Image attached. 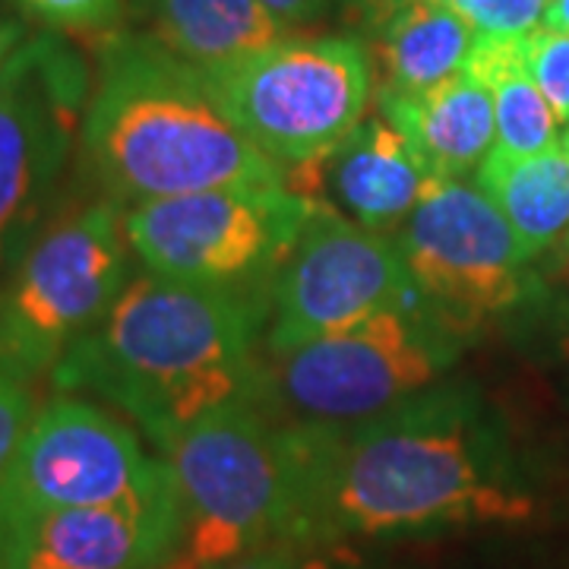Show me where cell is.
I'll return each instance as SVG.
<instances>
[{"instance_id":"44dd1931","label":"cell","mask_w":569,"mask_h":569,"mask_svg":"<svg viewBox=\"0 0 569 569\" xmlns=\"http://www.w3.org/2000/svg\"><path fill=\"white\" fill-rule=\"evenodd\" d=\"M36 415L39 411H36L32 370L0 346V488L20 456Z\"/></svg>"},{"instance_id":"6da1fadb","label":"cell","mask_w":569,"mask_h":569,"mask_svg":"<svg viewBox=\"0 0 569 569\" xmlns=\"http://www.w3.org/2000/svg\"><path fill=\"white\" fill-rule=\"evenodd\" d=\"M298 433L305 548L512 519L526 509L485 408L466 387H433L358 425H298Z\"/></svg>"},{"instance_id":"9c48e42d","label":"cell","mask_w":569,"mask_h":569,"mask_svg":"<svg viewBox=\"0 0 569 569\" xmlns=\"http://www.w3.org/2000/svg\"><path fill=\"white\" fill-rule=\"evenodd\" d=\"M89 92L80 51L51 32L0 61V284L44 228Z\"/></svg>"},{"instance_id":"484cf974","label":"cell","mask_w":569,"mask_h":569,"mask_svg":"<svg viewBox=\"0 0 569 569\" xmlns=\"http://www.w3.org/2000/svg\"><path fill=\"white\" fill-rule=\"evenodd\" d=\"M541 22H545V29H553V32H569V0H550Z\"/></svg>"},{"instance_id":"cb8c5ba5","label":"cell","mask_w":569,"mask_h":569,"mask_svg":"<svg viewBox=\"0 0 569 569\" xmlns=\"http://www.w3.org/2000/svg\"><path fill=\"white\" fill-rule=\"evenodd\" d=\"M212 569H317V563L307 560V548L301 545H272V548L247 550Z\"/></svg>"},{"instance_id":"d4e9b609","label":"cell","mask_w":569,"mask_h":569,"mask_svg":"<svg viewBox=\"0 0 569 569\" xmlns=\"http://www.w3.org/2000/svg\"><path fill=\"white\" fill-rule=\"evenodd\" d=\"M260 3L284 26H305L323 17L329 0H260Z\"/></svg>"},{"instance_id":"f1b7e54d","label":"cell","mask_w":569,"mask_h":569,"mask_svg":"<svg viewBox=\"0 0 569 569\" xmlns=\"http://www.w3.org/2000/svg\"><path fill=\"white\" fill-rule=\"evenodd\" d=\"M567 250H569V238H567Z\"/></svg>"},{"instance_id":"603a6c76","label":"cell","mask_w":569,"mask_h":569,"mask_svg":"<svg viewBox=\"0 0 569 569\" xmlns=\"http://www.w3.org/2000/svg\"><path fill=\"white\" fill-rule=\"evenodd\" d=\"M522 54L557 123L569 130V32H553L545 26L531 29L522 36Z\"/></svg>"},{"instance_id":"7c38bea8","label":"cell","mask_w":569,"mask_h":569,"mask_svg":"<svg viewBox=\"0 0 569 569\" xmlns=\"http://www.w3.org/2000/svg\"><path fill=\"white\" fill-rule=\"evenodd\" d=\"M171 481L168 462L146 456L140 437L121 418L82 399H54L39 408L0 488V516L10 526L51 509L111 507L149 497Z\"/></svg>"},{"instance_id":"277c9868","label":"cell","mask_w":569,"mask_h":569,"mask_svg":"<svg viewBox=\"0 0 569 569\" xmlns=\"http://www.w3.org/2000/svg\"><path fill=\"white\" fill-rule=\"evenodd\" d=\"M159 456L183 507V545L168 569H212L247 550L301 545V433L276 418L269 399L206 415Z\"/></svg>"},{"instance_id":"ac0fdd59","label":"cell","mask_w":569,"mask_h":569,"mask_svg":"<svg viewBox=\"0 0 569 569\" xmlns=\"http://www.w3.org/2000/svg\"><path fill=\"white\" fill-rule=\"evenodd\" d=\"M475 183L503 212L529 260L569 234V146L563 140L526 159L490 152Z\"/></svg>"},{"instance_id":"52a82bcc","label":"cell","mask_w":569,"mask_h":569,"mask_svg":"<svg viewBox=\"0 0 569 569\" xmlns=\"http://www.w3.org/2000/svg\"><path fill=\"white\" fill-rule=\"evenodd\" d=\"M456 339L421 305L269 358V402L298 425L348 427L421 396L459 358Z\"/></svg>"},{"instance_id":"8992f818","label":"cell","mask_w":569,"mask_h":569,"mask_svg":"<svg viewBox=\"0 0 569 569\" xmlns=\"http://www.w3.org/2000/svg\"><path fill=\"white\" fill-rule=\"evenodd\" d=\"M288 187H224L123 209V234L146 272L269 301L288 250L313 212Z\"/></svg>"},{"instance_id":"7a4b0ae2","label":"cell","mask_w":569,"mask_h":569,"mask_svg":"<svg viewBox=\"0 0 569 569\" xmlns=\"http://www.w3.org/2000/svg\"><path fill=\"white\" fill-rule=\"evenodd\" d=\"M266 313L260 298L142 272L54 365V383L102 396L162 449L219 408L269 399Z\"/></svg>"},{"instance_id":"ba28073f","label":"cell","mask_w":569,"mask_h":569,"mask_svg":"<svg viewBox=\"0 0 569 569\" xmlns=\"http://www.w3.org/2000/svg\"><path fill=\"white\" fill-rule=\"evenodd\" d=\"M127 247L121 203L63 209L0 284V346L32 373L54 370L121 298Z\"/></svg>"},{"instance_id":"8fae6325","label":"cell","mask_w":569,"mask_h":569,"mask_svg":"<svg viewBox=\"0 0 569 569\" xmlns=\"http://www.w3.org/2000/svg\"><path fill=\"white\" fill-rule=\"evenodd\" d=\"M396 241L425 307L456 339L522 298L529 253L478 183L430 181Z\"/></svg>"},{"instance_id":"2e32d148","label":"cell","mask_w":569,"mask_h":569,"mask_svg":"<svg viewBox=\"0 0 569 569\" xmlns=\"http://www.w3.org/2000/svg\"><path fill=\"white\" fill-rule=\"evenodd\" d=\"M380 63V96H421L466 70L478 32L437 0H406L365 22Z\"/></svg>"},{"instance_id":"4fadbf2b","label":"cell","mask_w":569,"mask_h":569,"mask_svg":"<svg viewBox=\"0 0 569 569\" xmlns=\"http://www.w3.org/2000/svg\"><path fill=\"white\" fill-rule=\"evenodd\" d=\"M183 545L178 485L111 503L36 512L10 522L3 569H168Z\"/></svg>"},{"instance_id":"3957f363","label":"cell","mask_w":569,"mask_h":569,"mask_svg":"<svg viewBox=\"0 0 569 569\" xmlns=\"http://www.w3.org/2000/svg\"><path fill=\"white\" fill-rule=\"evenodd\" d=\"M80 146L121 206L284 183L282 164L224 118L203 73L140 29H114L99 44Z\"/></svg>"},{"instance_id":"5b68a950","label":"cell","mask_w":569,"mask_h":569,"mask_svg":"<svg viewBox=\"0 0 569 569\" xmlns=\"http://www.w3.org/2000/svg\"><path fill=\"white\" fill-rule=\"evenodd\" d=\"M216 104L272 162H317L365 121L370 51L351 36L288 39L200 70Z\"/></svg>"},{"instance_id":"5bb4252c","label":"cell","mask_w":569,"mask_h":569,"mask_svg":"<svg viewBox=\"0 0 569 569\" xmlns=\"http://www.w3.org/2000/svg\"><path fill=\"white\" fill-rule=\"evenodd\" d=\"M298 168L310 178L288 181V190L310 200L326 193L336 212L383 234L408 222L433 181L411 142L380 114L358 123L323 159Z\"/></svg>"},{"instance_id":"d6986e66","label":"cell","mask_w":569,"mask_h":569,"mask_svg":"<svg viewBox=\"0 0 569 569\" xmlns=\"http://www.w3.org/2000/svg\"><path fill=\"white\" fill-rule=\"evenodd\" d=\"M493 96L497 146L493 152L526 159L557 146V118L531 80L522 39H478L466 63Z\"/></svg>"},{"instance_id":"e0dca14e","label":"cell","mask_w":569,"mask_h":569,"mask_svg":"<svg viewBox=\"0 0 569 569\" xmlns=\"http://www.w3.org/2000/svg\"><path fill=\"white\" fill-rule=\"evenodd\" d=\"M140 32L197 70L241 61L288 39L260 0H130Z\"/></svg>"},{"instance_id":"4316f807","label":"cell","mask_w":569,"mask_h":569,"mask_svg":"<svg viewBox=\"0 0 569 569\" xmlns=\"http://www.w3.org/2000/svg\"><path fill=\"white\" fill-rule=\"evenodd\" d=\"M7 535H10V526L0 516V569H3V553H7Z\"/></svg>"},{"instance_id":"f546056e","label":"cell","mask_w":569,"mask_h":569,"mask_svg":"<svg viewBox=\"0 0 569 569\" xmlns=\"http://www.w3.org/2000/svg\"><path fill=\"white\" fill-rule=\"evenodd\" d=\"M567 137H569V130H567Z\"/></svg>"},{"instance_id":"9a60e30c","label":"cell","mask_w":569,"mask_h":569,"mask_svg":"<svg viewBox=\"0 0 569 569\" xmlns=\"http://www.w3.org/2000/svg\"><path fill=\"white\" fill-rule=\"evenodd\" d=\"M387 118L418 152L433 181H462L497 146L493 96L475 73H456L421 96L377 99Z\"/></svg>"},{"instance_id":"30bf717a","label":"cell","mask_w":569,"mask_h":569,"mask_svg":"<svg viewBox=\"0 0 569 569\" xmlns=\"http://www.w3.org/2000/svg\"><path fill=\"white\" fill-rule=\"evenodd\" d=\"M421 305L399 241L317 200L269 288V358Z\"/></svg>"},{"instance_id":"7402d4cb","label":"cell","mask_w":569,"mask_h":569,"mask_svg":"<svg viewBox=\"0 0 569 569\" xmlns=\"http://www.w3.org/2000/svg\"><path fill=\"white\" fill-rule=\"evenodd\" d=\"M22 17L48 26L51 32L108 36L127 17V0H10Z\"/></svg>"},{"instance_id":"83f0119b","label":"cell","mask_w":569,"mask_h":569,"mask_svg":"<svg viewBox=\"0 0 569 569\" xmlns=\"http://www.w3.org/2000/svg\"><path fill=\"white\" fill-rule=\"evenodd\" d=\"M563 142H567V146H569V137H567V140H563Z\"/></svg>"},{"instance_id":"ffe728a7","label":"cell","mask_w":569,"mask_h":569,"mask_svg":"<svg viewBox=\"0 0 569 569\" xmlns=\"http://www.w3.org/2000/svg\"><path fill=\"white\" fill-rule=\"evenodd\" d=\"M348 3L351 13L365 26L367 20L406 0H348ZM437 3L459 13L481 39H522L545 20L550 0H437Z\"/></svg>"}]
</instances>
